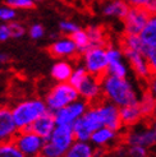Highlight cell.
Returning a JSON list of instances; mask_svg holds the SVG:
<instances>
[{
	"mask_svg": "<svg viewBox=\"0 0 156 157\" xmlns=\"http://www.w3.org/2000/svg\"><path fill=\"white\" fill-rule=\"evenodd\" d=\"M67 157H93L95 156V147L90 140H78L76 139L73 144L69 147L65 153Z\"/></svg>",
	"mask_w": 156,
	"mask_h": 157,
	"instance_id": "22",
	"label": "cell"
},
{
	"mask_svg": "<svg viewBox=\"0 0 156 157\" xmlns=\"http://www.w3.org/2000/svg\"><path fill=\"white\" fill-rule=\"evenodd\" d=\"M100 127H103L101 117L95 104H90L86 113L73 124V130L76 139L78 140H90L92 133Z\"/></svg>",
	"mask_w": 156,
	"mask_h": 157,
	"instance_id": "7",
	"label": "cell"
},
{
	"mask_svg": "<svg viewBox=\"0 0 156 157\" xmlns=\"http://www.w3.org/2000/svg\"><path fill=\"white\" fill-rule=\"evenodd\" d=\"M33 2L37 4V3H42V2H45V0H33Z\"/></svg>",
	"mask_w": 156,
	"mask_h": 157,
	"instance_id": "41",
	"label": "cell"
},
{
	"mask_svg": "<svg viewBox=\"0 0 156 157\" xmlns=\"http://www.w3.org/2000/svg\"><path fill=\"white\" fill-rule=\"evenodd\" d=\"M151 119H156V104H155V109H154V113H152V117Z\"/></svg>",
	"mask_w": 156,
	"mask_h": 157,
	"instance_id": "40",
	"label": "cell"
},
{
	"mask_svg": "<svg viewBox=\"0 0 156 157\" xmlns=\"http://www.w3.org/2000/svg\"><path fill=\"white\" fill-rule=\"evenodd\" d=\"M87 33L90 37L91 46H107V37L106 32L103 27L99 26H90L87 28Z\"/></svg>",
	"mask_w": 156,
	"mask_h": 157,
	"instance_id": "25",
	"label": "cell"
},
{
	"mask_svg": "<svg viewBox=\"0 0 156 157\" xmlns=\"http://www.w3.org/2000/svg\"><path fill=\"white\" fill-rule=\"evenodd\" d=\"M131 5L126 0H107L101 6V13L107 18H115L123 21L127 15Z\"/></svg>",
	"mask_w": 156,
	"mask_h": 157,
	"instance_id": "18",
	"label": "cell"
},
{
	"mask_svg": "<svg viewBox=\"0 0 156 157\" xmlns=\"http://www.w3.org/2000/svg\"><path fill=\"white\" fill-rule=\"evenodd\" d=\"M57 127V120L55 116H54V113L48 110L45 114H42L38 119L31 125V130H33L35 133H37L38 136H41L42 138L48 139L51 133L54 130V128Z\"/></svg>",
	"mask_w": 156,
	"mask_h": 157,
	"instance_id": "17",
	"label": "cell"
},
{
	"mask_svg": "<svg viewBox=\"0 0 156 157\" xmlns=\"http://www.w3.org/2000/svg\"><path fill=\"white\" fill-rule=\"evenodd\" d=\"M12 38V32L9 23H2L0 25V42H5Z\"/></svg>",
	"mask_w": 156,
	"mask_h": 157,
	"instance_id": "36",
	"label": "cell"
},
{
	"mask_svg": "<svg viewBox=\"0 0 156 157\" xmlns=\"http://www.w3.org/2000/svg\"><path fill=\"white\" fill-rule=\"evenodd\" d=\"M107 46H90L87 50L81 54V64L86 70L99 78H103L109 67Z\"/></svg>",
	"mask_w": 156,
	"mask_h": 157,
	"instance_id": "6",
	"label": "cell"
},
{
	"mask_svg": "<svg viewBox=\"0 0 156 157\" xmlns=\"http://www.w3.org/2000/svg\"><path fill=\"white\" fill-rule=\"evenodd\" d=\"M77 91L80 97L86 100L88 104H95L103 98V86H101V78L87 74L84 79L77 86Z\"/></svg>",
	"mask_w": 156,
	"mask_h": 157,
	"instance_id": "13",
	"label": "cell"
},
{
	"mask_svg": "<svg viewBox=\"0 0 156 157\" xmlns=\"http://www.w3.org/2000/svg\"><path fill=\"white\" fill-rule=\"evenodd\" d=\"M101 86H103V98L119 107L137 104L141 95L137 91L136 86L128 79V77L120 78L111 74H105L101 78Z\"/></svg>",
	"mask_w": 156,
	"mask_h": 157,
	"instance_id": "1",
	"label": "cell"
},
{
	"mask_svg": "<svg viewBox=\"0 0 156 157\" xmlns=\"http://www.w3.org/2000/svg\"><path fill=\"white\" fill-rule=\"evenodd\" d=\"M73 69L74 67L71 64V61L68 59H58V61L53 64L50 74L53 79L57 82H68Z\"/></svg>",
	"mask_w": 156,
	"mask_h": 157,
	"instance_id": "20",
	"label": "cell"
},
{
	"mask_svg": "<svg viewBox=\"0 0 156 157\" xmlns=\"http://www.w3.org/2000/svg\"><path fill=\"white\" fill-rule=\"evenodd\" d=\"M49 54L53 58L57 59H72L76 58L80 51L71 36H61L59 38H55L48 48Z\"/></svg>",
	"mask_w": 156,
	"mask_h": 157,
	"instance_id": "15",
	"label": "cell"
},
{
	"mask_svg": "<svg viewBox=\"0 0 156 157\" xmlns=\"http://www.w3.org/2000/svg\"><path fill=\"white\" fill-rule=\"evenodd\" d=\"M90 104L83 98H78L73 102L65 105L64 107H61L59 110H57L54 113L55 116L57 124H71L73 125L80 117L86 113V110L88 109Z\"/></svg>",
	"mask_w": 156,
	"mask_h": 157,
	"instance_id": "12",
	"label": "cell"
},
{
	"mask_svg": "<svg viewBox=\"0 0 156 157\" xmlns=\"http://www.w3.org/2000/svg\"><path fill=\"white\" fill-rule=\"evenodd\" d=\"M15 18H17V9L6 4L0 6V22L9 23L12 21H15Z\"/></svg>",
	"mask_w": 156,
	"mask_h": 157,
	"instance_id": "30",
	"label": "cell"
},
{
	"mask_svg": "<svg viewBox=\"0 0 156 157\" xmlns=\"http://www.w3.org/2000/svg\"><path fill=\"white\" fill-rule=\"evenodd\" d=\"M146 90L156 98V75H151L146 81Z\"/></svg>",
	"mask_w": 156,
	"mask_h": 157,
	"instance_id": "37",
	"label": "cell"
},
{
	"mask_svg": "<svg viewBox=\"0 0 156 157\" xmlns=\"http://www.w3.org/2000/svg\"><path fill=\"white\" fill-rule=\"evenodd\" d=\"M76 140L73 125L71 124H57L51 136L46 139L41 156L42 157H63L65 156L69 147Z\"/></svg>",
	"mask_w": 156,
	"mask_h": 157,
	"instance_id": "2",
	"label": "cell"
},
{
	"mask_svg": "<svg viewBox=\"0 0 156 157\" xmlns=\"http://www.w3.org/2000/svg\"><path fill=\"white\" fill-rule=\"evenodd\" d=\"M27 33L32 40H41L45 36V27L41 23H33V25H31L29 28L27 29Z\"/></svg>",
	"mask_w": 156,
	"mask_h": 157,
	"instance_id": "32",
	"label": "cell"
},
{
	"mask_svg": "<svg viewBox=\"0 0 156 157\" xmlns=\"http://www.w3.org/2000/svg\"><path fill=\"white\" fill-rule=\"evenodd\" d=\"M122 50L124 54V58L128 61L129 68L133 70L135 75L139 81L146 82L152 75V73H151L149 60H147L145 52L141 50L126 49V48H122Z\"/></svg>",
	"mask_w": 156,
	"mask_h": 157,
	"instance_id": "10",
	"label": "cell"
},
{
	"mask_svg": "<svg viewBox=\"0 0 156 157\" xmlns=\"http://www.w3.org/2000/svg\"><path fill=\"white\" fill-rule=\"evenodd\" d=\"M95 106L99 111L101 117V123L104 127H110L114 129L122 130V123H120V114H119V106L110 102L105 98H101L100 101L95 102Z\"/></svg>",
	"mask_w": 156,
	"mask_h": 157,
	"instance_id": "14",
	"label": "cell"
},
{
	"mask_svg": "<svg viewBox=\"0 0 156 157\" xmlns=\"http://www.w3.org/2000/svg\"><path fill=\"white\" fill-rule=\"evenodd\" d=\"M155 13H156V0H155Z\"/></svg>",
	"mask_w": 156,
	"mask_h": 157,
	"instance_id": "42",
	"label": "cell"
},
{
	"mask_svg": "<svg viewBox=\"0 0 156 157\" xmlns=\"http://www.w3.org/2000/svg\"><path fill=\"white\" fill-rule=\"evenodd\" d=\"M122 143L128 146H142L147 150H152L156 146V139L150 119H145L136 125L122 129Z\"/></svg>",
	"mask_w": 156,
	"mask_h": 157,
	"instance_id": "4",
	"label": "cell"
},
{
	"mask_svg": "<svg viewBox=\"0 0 156 157\" xmlns=\"http://www.w3.org/2000/svg\"><path fill=\"white\" fill-rule=\"evenodd\" d=\"M119 114H120V123H122L123 129L129 128L132 125H136L139 121L146 119L138 104H131V105L119 107Z\"/></svg>",
	"mask_w": 156,
	"mask_h": 157,
	"instance_id": "19",
	"label": "cell"
},
{
	"mask_svg": "<svg viewBox=\"0 0 156 157\" xmlns=\"http://www.w3.org/2000/svg\"><path fill=\"white\" fill-rule=\"evenodd\" d=\"M87 74H88V72L86 70V68H84L82 64H80V65L74 67L73 72H72V74H71V78H69L68 82L71 83V84H73L74 87H77V86L84 79V77L87 75Z\"/></svg>",
	"mask_w": 156,
	"mask_h": 157,
	"instance_id": "28",
	"label": "cell"
},
{
	"mask_svg": "<svg viewBox=\"0 0 156 157\" xmlns=\"http://www.w3.org/2000/svg\"><path fill=\"white\" fill-rule=\"evenodd\" d=\"M145 55L149 60L150 69L152 75H156V48H147L145 49Z\"/></svg>",
	"mask_w": 156,
	"mask_h": 157,
	"instance_id": "34",
	"label": "cell"
},
{
	"mask_svg": "<svg viewBox=\"0 0 156 157\" xmlns=\"http://www.w3.org/2000/svg\"><path fill=\"white\" fill-rule=\"evenodd\" d=\"M137 104L146 119H151L154 109H155V104H156V98L147 90H145L143 92H141V95H139Z\"/></svg>",
	"mask_w": 156,
	"mask_h": 157,
	"instance_id": "23",
	"label": "cell"
},
{
	"mask_svg": "<svg viewBox=\"0 0 156 157\" xmlns=\"http://www.w3.org/2000/svg\"><path fill=\"white\" fill-rule=\"evenodd\" d=\"M139 37H141V40L145 45V49L156 48V13H151L146 26L139 33Z\"/></svg>",
	"mask_w": 156,
	"mask_h": 157,
	"instance_id": "21",
	"label": "cell"
},
{
	"mask_svg": "<svg viewBox=\"0 0 156 157\" xmlns=\"http://www.w3.org/2000/svg\"><path fill=\"white\" fill-rule=\"evenodd\" d=\"M151 15V12L147 8L142 6H131L127 15L123 19L124 33L139 35L143 27L146 26Z\"/></svg>",
	"mask_w": 156,
	"mask_h": 157,
	"instance_id": "11",
	"label": "cell"
},
{
	"mask_svg": "<svg viewBox=\"0 0 156 157\" xmlns=\"http://www.w3.org/2000/svg\"><path fill=\"white\" fill-rule=\"evenodd\" d=\"M71 37L73 38V41H74V44H76V46H77L78 51H80V54H82L84 50H87L90 46H91L90 37H88V33H87V29L78 28Z\"/></svg>",
	"mask_w": 156,
	"mask_h": 157,
	"instance_id": "26",
	"label": "cell"
},
{
	"mask_svg": "<svg viewBox=\"0 0 156 157\" xmlns=\"http://www.w3.org/2000/svg\"><path fill=\"white\" fill-rule=\"evenodd\" d=\"M48 105L42 98H28L19 101L12 107V115L18 130L29 129L38 117L48 111Z\"/></svg>",
	"mask_w": 156,
	"mask_h": 157,
	"instance_id": "3",
	"label": "cell"
},
{
	"mask_svg": "<svg viewBox=\"0 0 156 157\" xmlns=\"http://www.w3.org/2000/svg\"><path fill=\"white\" fill-rule=\"evenodd\" d=\"M90 142L95 148H101L106 152H111L115 147L122 143V130L103 125L92 133Z\"/></svg>",
	"mask_w": 156,
	"mask_h": 157,
	"instance_id": "9",
	"label": "cell"
},
{
	"mask_svg": "<svg viewBox=\"0 0 156 157\" xmlns=\"http://www.w3.org/2000/svg\"><path fill=\"white\" fill-rule=\"evenodd\" d=\"M78 98H80V93L73 84L69 82H58L46 92L44 100L50 111L55 113L57 110L64 107L65 105Z\"/></svg>",
	"mask_w": 156,
	"mask_h": 157,
	"instance_id": "5",
	"label": "cell"
},
{
	"mask_svg": "<svg viewBox=\"0 0 156 157\" xmlns=\"http://www.w3.org/2000/svg\"><path fill=\"white\" fill-rule=\"evenodd\" d=\"M128 73H129V64H128V61L126 60V58L109 61V67H107L106 74H111V75H115V77L126 78V77H128Z\"/></svg>",
	"mask_w": 156,
	"mask_h": 157,
	"instance_id": "24",
	"label": "cell"
},
{
	"mask_svg": "<svg viewBox=\"0 0 156 157\" xmlns=\"http://www.w3.org/2000/svg\"><path fill=\"white\" fill-rule=\"evenodd\" d=\"M9 27H10V32H12V38H21L27 33L26 27L18 21L9 22Z\"/></svg>",
	"mask_w": 156,
	"mask_h": 157,
	"instance_id": "33",
	"label": "cell"
},
{
	"mask_svg": "<svg viewBox=\"0 0 156 157\" xmlns=\"http://www.w3.org/2000/svg\"><path fill=\"white\" fill-rule=\"evenodd\" d=\"M9 60H10V56L6 52H0V65L9 63Z\"/></svg>",
	"mask_w": 156,
	"mask_h": 157,
	"instance_id": "38",
	"label": "cell"
},
{
	"mask_svg": "<svg viewBox=\"0 0 156 157\" xmlns=\"http://www.w3.org/2000/svg\"><path fill=\"white\" fill-rule=\"evenodd\" d=\"M4 4L9 5L17 10H29L36 5L33 0H4Z\"/></svg>",
	"mask_w": 156,
	"mask_h": 157,
	"instance_id": "29",
	"label": "cell"
},
{
	"mask_svg": "<svg viewBox=\"0 0 156 157\" xmlns=\"http://www.w3.org/2000/svg\"><path fill=\"white\" fill-rule=\"evenodd\" d=\"M131 6L147 8L151 13H155V0H126Z\"/></svg>",
	"mask_w": 156,
	"mask_h": 157,
	"instance_id": "35",
	"label": "cell"
},
{
	"mask_svg": "<svg viewBox=\"0 0 156 157\" xmlns=\"http://www.w3.org/2000/svg\"><path fill=\"white\" fill-rule=\"evenodd\" d=\"M78 28H80V26L73 21L64 19L59 22V32L64 36H72Z\"/></svg>",
	"mask_w": 156,
	"mask_h": 157,
	"instance_id": "31",
	"label": "cell"
},
{
	"mask_svg": "<svg viewBox=\"0 0 156 157\" xmlns=\"http://www.w3.org/2000/svg\"><path fill=\"white\" fill-rule=\"evenodd\" d=\"M0 157H25L14 140L0 143Z\"/></svg>",
	"mask_w": 156,
	"mask_h": 157,
	"instance_id": "27",
	"label": "cell"
},
{
	"mask_svg": "<svg viewBox=\"0 0 156 157\" xmlns=\"http://www.w3.org/2000/svg\"><path fill=\"white\" fill-rule=\"evenodd\" d=\"M150 121H151V127H152L154 134H155V139H156V119H150Z\"/></svg>",
	"mask_w": 156,
	"mask_h": 157,
	"instance_id": "39",
	"label": "cell"
},
{
	"mask_svg": "<svg viewBox=\"0 0 156 157\" xmlns=\"http://www.w3.org/2000/svg\"><path fill=\"white\" fill-rule=\"evenodd\" d=\"M14 143L17 144L19 151L23 153L25 157H37L41 156L44 144L46 139L38 136L31 129L18 130V133L14 137Z\"/></svg>",
	"mask_w": 156,
	"mask_h": 157,
	"instance_id": "8",
	"label": "cell"
},
{
	"mask_svg": "<svg viewBox=\"0 0 156 157\" xmlns=\"http://www.w3.org/2000/svg\"><path fill=\"white\" fill-rule=\"evenodd\" d=\"M18 133V128L12 115V109L0 107V143L13 140Z\"/></svg>",
	"mask_w": 156,
	"mask_h": 157,
	"instance_id": "16",
	"label": "cell"
}]
</instances>
